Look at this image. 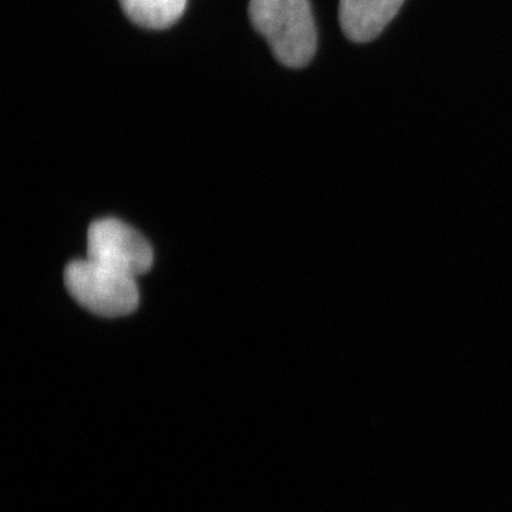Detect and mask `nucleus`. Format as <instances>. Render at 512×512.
<instances>
[{"label":"nucleus","mask_w":512,"mask_h":512,"mask_svg":"<svg viewBox=\"0 0 512 512\" xmlns=\"http://www.w3.org/2000/svg\"><path fill=\"white\" fill-rule=\"evenodd\" d=\"M249 19L279 63L308 66L318 49V32L309 0H249Z\"/></svg>","instance_id":"nucleus-1"},{"label":"nucleus","mask_w":512,"mask_h":512,"mask_svg":"<svg viewBox=\"0 0 512 512\" xmlns=\"http://www.w3.org/2000/svg\"><path fill=\"white\" fill-rule=\"evenodd\" d=\"M64 284L80 305L104 318L130 315L140 301L136 279L89 258L66 266Z\"/></svg>","instance_id":"nucleus-2"},{"label":"nucleus","mask_w":512,"mask_h":512,"mask_svg":"<svg viewBox=\"0 0 512 512\" xmlns=\"http://www.w3.org/2000/svg\"><path fill=\"white\" fill-rule=\"evenodd\" d=\"M87 258L134 279L147 274L154 262L153 248L147 239L116 218L90 225Z\"/></svg>","instance_id":"nucleus-3"},{"label":"nucleus","mask_w":512,"mask_h":512,"mask_svg":"<svg viewBox=\"0 0 512 512\" xmlns=\"http://www.w3.org/2000/svg\"><path fill=\"white\" fill-rule=\"evenodd\" d=\"M403 3L404 0H340V28L352 42H372L392 22Z\"/></svg>","instance_id":"nucleus-4"},{"label":"nucleus","mask_w":512,"mask_h":512,"mask_svg":"<svg viewBox=\"0 0 512 512\" xmlns=\"http://www.w3.org/2000/svg\"><path fill=\"white\" fill-rule=\"evenodd\" d=\"M120 6L134 25L163 30L181 19L187 0H120Z\"/></svg>","instance_id":"nucleus-5"}]
</instances>
